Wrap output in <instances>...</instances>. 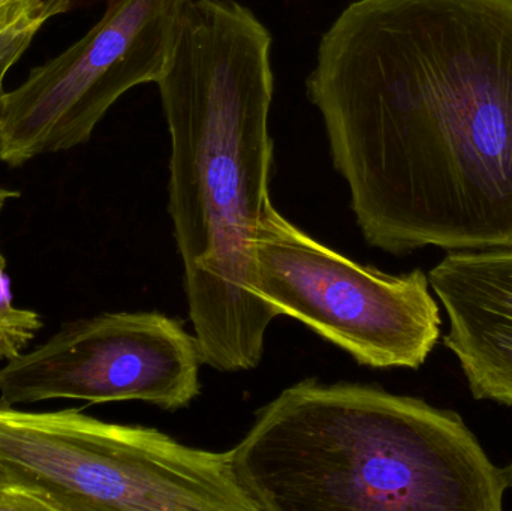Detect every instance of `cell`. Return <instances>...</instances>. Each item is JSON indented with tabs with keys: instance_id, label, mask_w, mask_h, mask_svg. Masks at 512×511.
I'll return each mask as SVG.
<instances>
[{
	"instance_id": "6da1fadb",
	"label": "cell",
	"mask_w": 512,
	"mask_h": 511,
	"mask_svg": "<svg viewBox=\"0 0 512 511\" xmlns=\"http://www.w3.org/2000/svg\"><path fill=\"white\" fill-rule=\"evenodd\" d=\"M306 90L370 246L512 248V0H354Z\"/></svg>"
},
{
	"instance_id": "7a4b0ae2",
	"label": "cell",
	"mask_w": 512,
	"mask_h": 511,
	"mask_svg": "<svg viewBox=\"0 0 512 511\" xmlns=\"http://www.w3.org/2000/svg\"><path fill=\"white\" fill-rule=\"evenodd\" d=\"M230 455L259 511H501L507 491L459 414L367 384L288 387Z\"/></svg>"
},
{
	"instance_id": "3957f363",
	"label": "cell",
	"mask_w": 512,
	"mask_h": 511,
	"mask_svg": "<svg viewBox=\"0 0 512 511\" xmlns=\"http://www.w3.org/2000/svg\"><path fill=\"white\" fill-rule=\"evenodd\" d=\"M270 30L236 0H192L156 83L171 140L168 212L185 287L249 290L256 227L271 203Z\"/></svg>"
},
{
	"instance_id": "277c9868",
	"label": "cell",
	"mask_w": 512,
	"mask_h": 511,
	"mask_svg": "<svg viewBox=\"0 0 512 511\" xmlns=\"http://www.w3.org/2000/svg\"><path fill=\"white\" fill-rule=\"evenodd\" d=\"M0 459L17 511H259L230 450L195 449L78 408L24 411L0 402Z\"/></svg>"
},
{
	"instance_id": "5b68a950",
	"label": "cell",
	"mask_w": 512,
	"mask_h": 511,
	"mask_svg": "<svg viewBox=\"0 0 512 511\" xmlns=\"http://www.w3.org/2000/svg\"><path fill=\"white\" fill-rule=\"evenodd\" d=\"M252 291L372 369H420L442 318L421 269L390 275L328 248L280 215L262 213L252 249Z\"/></svg>"
},
{
	"instance_id": "8992f818",
	"label": "cell",
	"mask_w": 512,
	"mask_h": 511,
	"mask_svg": "<svg viewBox=\"0 0 512 511\" xmlns=\"http://www.w3.org/2000/svg\"><path fill=\"white\" fill-rule=\"evenodd\" d=\"M191 2L108 0L83 38L5 93L0 161L21 167L87 143L128 90L161 80Z\"/></svg>"
},
{
	"instance_id": "52a82bcc",
	"label": "cell",
	"mask_w": 512,
	"mask_h": 511,
	"mask_svg": "<svg viewBox=\"0 0 512 511\" xmlns=\"http://www.w3.org/2000/svg\"><path fill=\"white\" fill-rule=\"evenodd\" d=\"M200 345L159 312H105L63 324L0 368V402L141 401L165 411L200 395Z\"/></svg>"
},
{
	"instance_id": "ba28073f",
	"label": "cell",
	"mask_w": 512,
	"mask_h": 511,
	"mask_svg": "<svg viewBox=\"0 0 512 511\" xmlns=\"http://www.w3.org/2000/svg\"><path fill=\"white\" fill-rule=\"evenodd\" d=\"M427 276L472 396L512 407V248L448 252Z\"/></svg>"
},
{
	"instance_id": "9c48e42d",
	"label": "cell",
	"mask_w": 512,
	"mask_h": 511,
	"mask_svg": "<svg viewBox=\"0 0 512 511\" xmlns=\"http://www.w3.org/2000/svg\"><path fill=\"white\" fill-rule=\"evenodd\" d=\"M71 0H35L23 11L0 24V108L8 90L5 77L32 44L39 30L56 15L68 11Z\"/></svg>"
},
{
	"instance_id": "30bf717a",
	"label": "cell",
	"mask_w": 512,
	"mask_h": 511,
	"mask_svg": "<svg viewBox=\"0 0 512 511\" xmlns=\"http://www.w3.org/2000/svg\"><path fill=\"white\" fill-rule=\"evenodd\" d=\"M42 327L38 312L14 305L6 258L0 251V362L20 357Z\"/></svg>"
},
{
	"instance_id": "8fae6325",
	"label": "cell",
	"mask_w": 512,
	"mask_h": 511,
	"mask_svg": "<svg viewBox=\"0 0 512 511\" xmlns=\"http://www.w3.org/2000/svg\"><path fill=\"white\" fill-rule=\"evenodd\" d=\"M0 511H17L14 488L2 459H0Z\"/></svg>"
},
{
	"instance_id": "7c38bea8",
	"label": "cell",
	"mask_w": 512,
	"mask_h": 511,
	"mask_svg": "<svg viewBox=\"0 0 512 511\" xmlns=\"http://www.w3.org/2000/svg\"><path fill=\"white\" fill-rule=\"evenodd\" d=\"M32 2H35V0H0V17L18 11V9L24 8Z\"/></svg>"
},
{
	"instance_id": "4fadbf2b",
	"label": "cell",
	"mask_w": 512,
	"mask_h": 511,
	"mask_svg": "<svg viewBox=\"0 0 512 511\" xmlns=\"http://www.w3.org/2000/svg\"><path fill=\"white\" fill-rule=\"evenodd\" d=\"M18 197H20V192L0 186V212H2L3 207H5L9 201L17 200Z\"/></svg>"
},
{
	"instance_id": "5bb4252c",
	"label": "cell",
	"mask_w": 512,
	"mask_h": 511,
	"mask_svg": "<svg viewBox=\"0 0 512 511\" xmlns=\"http://www.w3.org/2000/svg\"><path fill=\"white\" fill-rule=\"evenodd\" d=\"M502 477H504L505 486L512 491V462L508 467L502 468Z\"/></svg>"
},
{
	"instance_id": "9a60e30c",
	"label": "cell",
	"mask_w": 512,
	"mask_h": 511,
	"mask_svg": "<svg viewBox=\"0 0 512 511\" xmlns=\"http://www.w3.org/2000/svg\"><path fill=\"white\" fill-rule=\"evenodd\" d=\"M201 359H203V357H201ZM259 363H261V362H259ZM259 363H258V365H259ZM204 365H206V363H204ZM258 365H256L255 368H258ZM255 368L243 369V371H252V369H255ZM216 371H218V369H216ZM243 371H221V372H243Z\"/></svg>"
},
{
	"instance_id": "2e32d148",
	"label": "cell",
	"mask_w": 512,
	"mask_h": 511,
	"mask_svg": "<svg viewBox=\"0 0 512 511\" xmlns=\"http://www.w3.org/2000/svg\"><path fill=\"white\" fill-rule=\"evenodd\" d=\"M2 23H3V21H0V24H2Z\"/></svg>"
}]
</instances>
